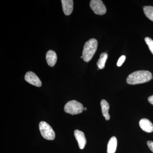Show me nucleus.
<instances>
[{"mask_svg": "<svg viewBox=\"0 0 153 153\" xmlns=\"http://www.w3.org/2000/svg\"><path fill=\"white\" fill-rule=\"evenodd\" d=\"M152 79V75L150 71L140 70L133 72L128 75L126 82L130 85H136L149 82Z\"/></svg>", "mask_w": 153, "mask_h": 153, "instance_id": "1", "label": "nucleus"}, {"mask_svg": "<svg viewBox=\"0 0 153 153\" xmlns=\"http://www.w3.org/2000/svg\"><path fill=\"white\" fill-rule=\"evenodd\" d=\"M46 58L48 65L50 67H54L57 61V55L55 51L52 50L48 51Z\"/></svg>", "mask_w": 153, "mask_h": 153, "instance_id": "10", "label": "nucleus"}, {"mask_svg": "<svg viewBox=\"0 0 153 153\" xmlns=\"http://www.w3.org/2000/svg\"><path fill=\"white\" fill-rule=\"evenodd\" d=\"M108 58V55L106 53L103 52L101 53L100 56V59H99L97 63V65L99 69H102L104 68L105 66V63Z\"/></svg>", "mask_w": 153, "mask_h": 153, "instance_id": "13", "label": "nucleus"}, {"mask_svg": "<svg viewBox=\"0 0 153 153\" xmlns=\"http://www.w3.org/2000/svg\"><path fill=\"white\" fill-rule=\"evenodd\" d=\"M39 127L41 135L44 138L48 140L55 139V132L49 124L46 122L41 121L39 123Z\"/></svg>", "mask_w": 153, "mask_h": 153, "instance_id": "4", "label": "nucleus"}, {"mask_svg": "<svg viewBox=\"0 0 153 153\" xmlns=\"http://www.w3.org/2000/svg\"><path fill=\"white\" fill-rule=\"evenodd\" d=\"M101 105L102 112V115L106 120H109L110 118L108 111L109 109V104L105 100H102L100 102Z\"/></svg>", "mask_w": 153, "mask_h": 153, "instance_id": "11", "label": "nucleus"}, {"mask_svg": "<svg viewBox=\"0 0 153 153\" xmlns=\"http://www.w3.org/2000/svg\"><path fill=\"white\" fill-rule=\"evenodd\" d=\"M140 126L144 131L148 133L153 131V125L150 121L147 119H142L140 121Z\"/></svg>", "mask_w": 153, "mask_h": 153, "instance_id": "9", "label": "nucleus"}, {"mask_svg": "<svg viewBox=\"0 0 153 153\" xmlns=\"http://www.w3.org/2000/svg\"><path fill=\"white\" fill-rule=\"evenodd\" d=\"M81 58H82V56H81Z\"/></svg>", "mask_w": 153, "mask_h": 153, "instance_id": "20", "label": "nucleus"}, {"mask_svg": "<svg viewBox=\"0 0 153 153\" xmlns=\"http://www.w3.org/2000/svg\"><path fill=\"white\" fill-rule=\"evenodd\" d=\"M143 11L146 16L153 22V7L145 6L143 8Z\"/></svg>", "mask_w": 153, "mask_h": 153, "instance_id": "14", "label": "nucleus"}, {"mask_svg": "<svg viewBox=\"0 0 153 153\" xmlns=\"http://www.w3.org/2000/svg\"><path fill=\"white\" fill-rule=\"evenodd\" d=\"M74 135L78 142L79 149H83L85 148L86 143L85 134L82 131L76 130L74 131Z\"/></svg>", "mask_w": 153, "mask_h": 153, "instance_id": "7", "label": "nucleus"}, {"mask_svg": "<svg viewBox=\"0 0 153 153\" xmlns=\"http://www.w3.org/2000/svg\"><path fill=\"white\" fill-rule=\"evenodd\" d=\"M126 56L125 55H122L120 57L118 60L117 62V66L120 67L123 64L124 62L126 60Z\"/></svg>", "mask_w": 153, "mask_h": 153, "instance_id": "16", "label": "nucleus"}, {"mask_svg": "<svg viewBox=\"0 0 153 153\" xmlns=\"http://www.w3.org/2000/svg\"><path fill=\"white\" fill-rule=\"evenodd\" d=\"M147 144L150 149L153 152V142L152 141H148Z\"/></svg>", "mask_w": 153, "mask_h": 153, "instance_id": "17", "label": "nucleus"}, {"mask_svg": "<svg viewBox=\"0 0 153 153\" xmlns=\"http://www.w3.org/2000/svg\"><path fill=\"white\" fill-rule=\"evenodd\" d=\"M90 7L97 15L102 16L106 13V7L101 0H91L90 2Z\"/></svg>", "mask_w": 153, "mask_h": 153, "instance_id": "5", "label": "nucleus"}, {"mask_svg": "<svg viewBox=\"0 0 153 153\" xmlns=\"http://www.w3.org/2000/svg\"><path fill=\"white\" fill-rule=\"evenodd\" d=\"M25 79L30 84L37 87H41L42 82L38 76L32 71H28L25 75Z\"/></svg>", "mask_w": 153, "mask_h": 153, "instance_id": "6", "label": "nucleus"}, {"mask_svg": "<svg viewBox=\"0 0 153 153\" xmlns=\"http://www.w3.org/2000/svg\"><path fill=\"white\" fill-rule=\"evenodd\" d=\"M97 41L94 38L89 39L85 43L82 51V59L85 62H88L92 59L97 48Z\"/></svg>", "mask_w": 153, "mask_h": 153, "instance_id": "2", "label": "nucleus"}, {"mask_svg": "<svg viewBox=\"0 0 153 153\" xmlns=\"http://www.w3.org/2000/svg\"><path fill=\"white\" fill-rule=\"evenodd\" d=\"M148 100H149V102L151 103V104L153 105V95L149 97L148 98Z\"/></svg>", "mask_w": 153, "mask_h": 153, "instance_id": "18", "label": "nucleus"}, {"mask_svg": "<svg viewBox=\"0 0 153 153\" xmlns=\"http://www.w3.org/2000/svg\"><path fill=\"white\" fill-rule=\"evenodd\" d=\"M87 110V108H84V110Z\"/></svg>", "mask_w": 153, "mask_h": 153, "instance_id": "19", "label": "nucleus"}, {"mask_svg": "<svg viewBox=\"0 0 153 153\" xmlns=\"http://www.w3.org/2000/svg\"><path fill=\"white\" fill-rule=\"evenodd\" d=\"M62 7L64 13L66 16L71 15L73 10L74 3L72 0H62Z\"/></svg>", "mask_w": 153, "mask_h": 153, "instance_id": "8", "label": "nucleus"}, {"mask_svg": "<svg viewBox=\"0 0 153 153\" xmlns=\"http://www.w3.org/2000/svg\"><path fill=\"white\" fill-rule=\"evenodd\" d=\"M145 41L148 45L149 49L153 55V40L149 37L145 38Z\"/></svg>", "mask_w": 153, "mask_h": 153, "instance_id": "15", "label": "nucleus"}, {"mask_svg": "<svg viewBox=\"0 0 153 153\" xmlns=\"http://www.w3.org/2000/svg\"><path fill=\"white\" fill-rule=\"evenodd\" d=\"M64 111L71 115L81 113L84 110L83 105L76 100H73L68 102L64 106Z\"/></svg>", "mask_w": 153, "mask_h": 153, "instance_id": "3", "label": "nucleus"}, {"mask_svg": "<svg viewBox=\"0 0 153 153\" xmlns=\"http://www.w3.org/2000/svg\"><path fill=\"white\" fill-rule=\"evenodd\" d=\"M117 147V139L115 137H112L110 139L107 146V153H115Z\"/></svg>", "mask_w": 153, "mask_h": 153, "instance_id": "12", "label": "nucleus"}]
</instances>
